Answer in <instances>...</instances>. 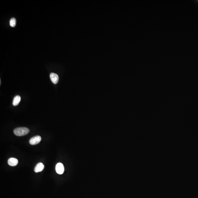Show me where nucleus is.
I'll use <instances>...</instances> for the list:
<instances>
[{
	"instance_id": "f257e3e1",
	"label": "nucleus",
	"mask_w": 198,
	"mask_h": 198,
	"mask_svg": "<svg viewBox=\"0 0 198 198\" xmlns=\"http://www.w3.org/2000/svg\"><path fill=\"white\" fill-rule=\"evenodd\" d=\"M30 130L26 127H19L15 129L14 133L15 135L17 136H22L26 135L29 133Z\"/></svg>"
},
{
	"instance_id": "f03ea898",
	"label": "nucleus",
	"mask_w": 198,
	"mask_h": 198,
	"mask_svg": "<svg viewBox=\"0 0 198 198\" xmlns=\"http://www.w3.org/2000/svg\"><path fill=\"white\" fill-rule=\"evenodd\" d=\"M56 171L58 174H63L64 171V167L63 164L60 163L56 164Z\"/></svg>"
},
{
	"instance_id": "7ed1b4c3",
	"label": "nucleus",
	"mask_w": 198,
	"mask_h": 198,
	"mask_svg": "<svg viewBox=\"0 0 198 198\" xmlns=\"http://www.w3.org/2000/svg\"><path fill=\"white\" fill-rule=\"evenodd\" d=\"M41 137L39 135L34 136L30 140V143L31 145H36L38 144L41 141Z\"/></svg>"
},
{
	"instance_id": "20e7f679",
	"label": "nucleus",
	"mask_w": 198,
	"mask_h": 198,
	"mask_svg": "<svg viewBox=\"0 0 198 198\" xmlns=\"http://www.w3.org/2000/svg\"><path fill=\"white\" fill-rule=\"evenodd\" d=\"M50 78L52 83L54 84H56L58 82L59 77L56 74L52 73L50 74Z\"/></svg>"
},
{
	"instance_id": "39448f33",
	"label": "nucleus",
	"mask_w": 198,
	"mask_h": 198,
	"mask_svg": "<svg viewBox=\"0 0 198 198\" xmlns=\"http://www.w3.org/2000/svg\"><path fill=\"white\" fill-rule=\"evenodd\" d=\"M44 165L43 164V163H38L34 168V172L36 173L41 172L43 170V169L44 168Z\"/></svg>"
},
{
	"instance_id": "423d86ee",
	"label": "nucleus",
	"mask_w": 198,
	"mask_h": 198,
	"mask_svg": "<svg viewBox=\"0 0 198 198\" xmlns=\"http://www.w3.org/2000/svg\"><path fill=\"white\" fill-rule=\"evenodd\" d=\"M18 163V160L17 159L14 158H10L8 160V164L11 166H16Z\"/></svg>"
},
{
	"instance_id": "0eeeda50",
	"label": "nucleus",
	"mask_w": 198,
	"mask_h": 198,
	"mask_svg": "<svg viewBox=\"0 0 198 198\" xmlns=\"http://www.w3.org/2000/svg\"><path fill=\"white\" fill-rule=\"evenodd\" d=\"M21 97L19 95H17L14 97L13 102V105L14 106L18 105L21 101Z\"/></svg>"
},
{
	"instance_id": "6e6552de",
	"label": "nucleus",
	"mask_w": 198,
	"mask_h": 198,
	"mask_svg": "<svg viewBox=\"0 0 198 198\" xmlns=\"http://www.w3.org/2000/svg\"><path fill=\"white\" fill-rule=\"evenodd\" d=\"M16 20L14 18H11L10 21V26L12 27H14L16 26Z\"/></svg>"
}]
</instances>
